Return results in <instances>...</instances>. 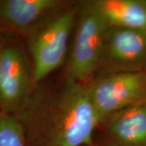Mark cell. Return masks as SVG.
I'll use <instances>...</instances> for the list:
<instances>
[{"instance_id": "1", "label": "cell", "mask_w": 146, "mask_h": 146, "mask_svg": "<svg viewBox=\"0 0 146 146\" xmlns=\"http://www.w3.org/2000/svg\"><path fill=\"white\" fill-rule=\"evenodd\" d=\"M18 119L27 146H93L100 126L85 84L66 77L58 88L38 84Z\"/></svg>"}, {"instance_id": "2", "label": "cell", "mask_w": 146, "mask_h": 146, "mask_svg": "<svg viewBox=\"0 0 146 146\" xmlns=\"http://www.w3.org/2000/svg\"><path fill=\"white\" fill-rule=\"evenodd\" d=\"M80 1L52 16L25 37L34 78L40 84L65 63Z\"/></svg>"}, {"instance_id": "3", "label": "cell", "mask_w": 146, "mask_h": 146, "mask_svg": "<svg viewBox=\"0 0 146 146\" xmlns=\"http://www.w3.org/2000/svg\"><path fill=\"white\" fill-rule=\"evenodd\" d=\"M109 28L90 0L80 1L73 40L66 60V78L86 84L97 75Z\"/></svg>"}, {"instance_id": "4", "label": "cell", "mask_w": 146, "mask_h": 146, "mask_svg": "<svg viewBox=\"0 0 146 146\" xmlns=\"http://www.w3.org/2000/svg\"><path fill=\"white\" fill-rule=\"evenodd\" d=\"M37 85L24 46L4 42L0 51V113L18 119Z\"/></svg>"}, {"instance_id": "5", "label": "cell", "mask_w": 146, "mask_h": 146, "mask_svg": "<svg viewBox=\"0 0 146 146\" xmlns=\"http://www.w3.org/2000/svg\"><path fill=\"white\" fill-rule=\"evenodd\" d=\"M85 87L101 124L110 115L146 102V72L99 74Z\"/></svg>"}, {"instance_id": "6", "label": "cell", "mask_w": 146, "mask_h": 146, "mask_svg": "<svg viewBox=\"0 0 146 146\" xmlns=\"http://www.w3.org/2000/svg\"><path fill=\"white\" fill-rule=\"evenodd\" d=\"M143 72H146V30L110 27L97 75Z\"/></svg>"}, {"instance_id": "7", "label": "cell", "mask_w": 146, "mask_h": 146, "mask_svg": "<svg viewBox=\"0 0 146 146\" xmlns=\"http://www.w3.org/2000/svg\"><path fill=\"white\" fill-rule=\"evenodd\" d=\"M76 3L71 0H0V34L26 37Z\"/></svg>"}, {"instance_id": "8", "label": "cell", "mask_w": 146, "mask_h": 146, "mask_svg": "<svg viewBox=\"0 0 146 146\" xmlns=\"http://www.w3.org/2000/svg\"><path fill=\"white\" fill-rule=\"evenodd\" d=\"M99 127L104 146H146V102L110 115Z\"/></svg>"}, {"instance_id": "9", "label": "cell", "mask_w": 146, "mask_h": 146, "mask_svg": "<svg viewBox=\"0 0 146 146\" xmlns=\"http://www.w3.org/2000/svg\"><path fill=\"white\" fill-rule=\"evenodd\" d=\"M110 27L146 30V0H90Z\"/></svg>"}, {"instance_id": "10", "label": "cell", "mask_w": 146, "mask_h": 146, "mask_svg": "<svg viewBox=\"0 0 146 146\" xmlns=\"http://www.w3.org/2000/svg\"><path fill=\"white\" fill-rule=\"evenodd\" d=\"M0 146H27L21 121L11 115L0 113Z\"/></svg>"}, {"instance_id": "11", "label": "cell", "mask_w": 146, "mask_h": 146, "mask_svg": "<svg viewBox=\"0 0 146 146\" xmlns=\"http://www.w3.org/2000/svg\"><path fill=\"white\" fill-rule=\"evenodd\" d=\"M4 39H3V36H2L1 34H0V51H1V50H2V47L3 46V44H4Z\"/></svg>"}, {"instance_id": "12", "label": "cell", "mask_w": 146, "mask_h": 146, "mask_svg": "<svg viewBox=\"0 0 146 146\" xmlns=\"http://www.w3.org/2000/svg\"><path fill=\"white\" fill-rule=\"evenodd\" d=\"M99 146H104V145H102V144H101V145H100Z\"/></svg>"}]
</instances>
